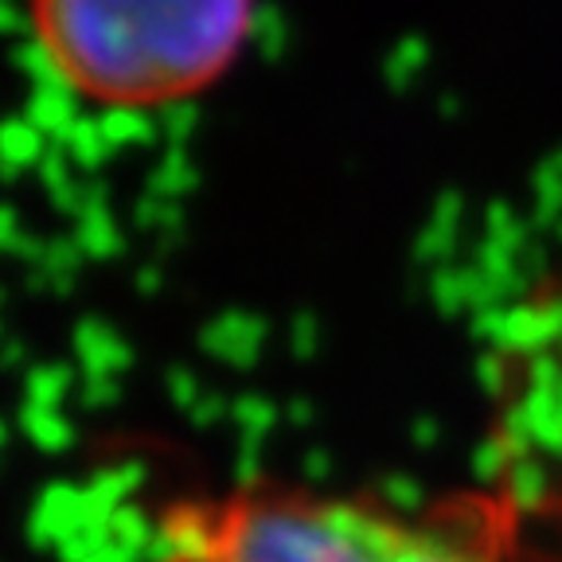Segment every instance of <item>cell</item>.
Segmentation results:
<instances>
[{
    "instance_id": "obj_1",
    "label": "cell",
    "mask_w": 562,
    "mask_h": 562,
    "mask_svg": "<svg viewBox=\"0 0 562 562\" xmlns=\"http://www.w3.org/2000/svg\"><path fill=\"white\" fill-rule=\"evenodd\" d=\"M149 562H512L501 492L426 508L293 481L184 496L157 519Z\"/></svg>"
},
{
    "instance_id": "obj_2",
    "label": "cell",
    "mask_w": 562,
    "mask_h": 562,
    "mask_svg": "<svg viewBox=\"0 0 562 562\" xmlns=\"http://www.w3.org/2000/svg\"><path fill=\"white\" fill-rule=\"evenodd\" d=\"M258 0H27L40 59L94 110L153 114L220 87L255 40Z\"/></svg>"
},
{
    "instance_id": "obj_3",
    "label": "cell",
    "mask_w": 562,
    "mask_h": 562,
    "mask_svg": "<svg viewBox=\"0 0 562 562\" xmlns=\"http://www.w3.org/2000/svg\"><path fill=\"white\" fill-rule=\"evenodd\" d=\"M512 562H562V270L536 293L508 360L501 476Z\"/></svg>"
}]
</instances>
